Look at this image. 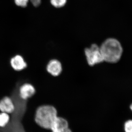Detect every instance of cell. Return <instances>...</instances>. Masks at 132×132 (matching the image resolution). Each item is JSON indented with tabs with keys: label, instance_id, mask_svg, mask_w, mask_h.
Listing matches in <instances>:
<instances>
[{
	"label": "cell",
	"instance_id": "cell-1",
	"mask_svg": "<svg viewBox=\"0 0 132 132\" xmlns=\"http://www.w3.org/2000/svg\"><path fill=\"white\" fill-rule=\"evenodd\" d=\"M104 61L115 63L119 61L123 53L120 43L117 39L108 38L100 47Z\"/></svg>",
	"mask_w": 132,
	"mask_h": 132
},
{
	"label": "cell",
	"instance_id": "cell-2",
	"mask_svg": "<svg viewBox=\"0 0 132 132\" xmlns=\"http://www.w3.org/2000/svg\"><path fill=\"white\" fill-rule=\"evenodd\" d=\"M57 117L55 108L50 105H43L36 109L35 120L40 127L51 130Z\"/></svg>",
	"mask_w": 132,
	"mask_h": 132
},
{
	"label": "cell",
	"instance_id": "cell-3",
	"mask_svg": "<svg viewBox=\"0 0 132 132\" xmlns=\"http://www.w3.org/2000/svg\"><path fill=\"white\" fill-rule=\"evenodd\" d=\"M85 54L88 65H94L104 61L100 47L97 44H93L85 50Z\"/></svg>",
	"mask_w": 132,
	"mask_h": 132
},
{
	"label": "cell",
	"instance_id": "cell-4",
	"mask_svg": "<svg viewBox=\"0 0 132 132\" xmlns=\"http://www.w3.org/2000/svg\"><path fill=\"white\" fill-rule=\"evenodd\" d=\"M10 64L12 69L16 72L24 71L28 66L27 63L24 57L19 54L13 56L10 59Z\"/></svg>",
	"mask_w": 132,
	"mask_h": 132
},
{
	"label": "cell",
	"instance_id": "cell-5",
	"mask_svg": "<svg viewBox=\"0 0 132 132\" xmlns=\"http://www.w3.org/2000/svg\"><path fill=\"white\" fill-rule=\"evenodd\" d=\"M36 92L35 88L32 84L26 82L20 87L19 94L20 97L23 100L30 98L35 95Z\"/></svg>",
	"mask_w": 132,
	"mask_h": 132
},
{
	"label": "cell",
	"instance_id": "cell-6",
	"mask_svg": "<svg viewBox=\"0 0 132 132\" xmlns=\"http://www.w3.org/2000/svg\"><path fill=\"white\" fill-rule=\"evenodd\" d=\"M15 106L12 99L9 96H6L0 99V111L8 114L12 113L14 112Z\"/></svg>",
	"mask_w": 132,
	"mask_h": 132
},
{
	"label": "cell",
	"instance_id": "cell-7",
	"mask_svg": "<svg viewBox=\"0 0 132 132\" xmlns=\"http://www.w3.org/2000/svg\"><path fill=\"white\" fill-rule=\"evenodd\" d=\"M46 70L48 73L53 76H58L62 71L61 64L56 59L51 60L47 65Z\"/></svg>",
	"mask_w": 132,
	"mask_h": 132
},
{
	"label": "cell",
	"instance_id": "cell-8",
	"mask_svg": "<svg viewBox=\"0 0 132 132\" xmlns=\"http://www.w3.org/2000/svg\"><path fill=\"white\" fill-rule=\"evenodd\" d=\"M68 128V121L64 118L57 117L51 128L52 132H64Z\"/></svg>",
	"mask_w": 132,
	"mask_h": 132
},
{
	"label": "cell",
	"instance_id": "cell-9",
	"mask_svg": "<svg viewBox=\"0 0 132 132\" xmlns=\"http://www.w3.org/2000/svg\"><path fill=\"white\" fill-rule=\"evenodd\" d=\"M9 114L1 112L0 113V127L5 126L9 122L10 116Z\"/></svg>",
	"mask_w": 132,
	"mask_h": 132
},
{
	"label": "cell",
	"instance_id": "cell-10",
	"mask_svg": "<svg viewBox=\"0 0 132 132\" xmlns=\"http://www.w3.org/2000/svg\"><path fill=\"white\" fill-rule=\"evenodd\" d=\"M67 0H50L52 6L57 8H60L64 6L67 3Z\"/></svg>",
	"mask_w": 132,
	"mask_h": 132
},
{
	"label": "cell",
	"instance_id": "cell-11",
	"mask_svg": "<svg viewBox=\"0 0 132 132\" xmlns=\"http://www.w3.org/2000/svg\"><path fill=\"white\" fill-rule=\"evenodd\" d=\"M125 132H132V120H127L124 125Z\"/></svg>",
	"mask_w": 132,
	"mask_h": 132
},
{
	"label": "cell",
	"instance_id": "cell-12",
	"mask_svg": "<svg viewBox=\"0 0 132 132\" xmlns=\"http://www.w3.org/2000/svg\"><path fill=\"white\" fill-rule=\"evenodd\" d=\"M28 0H15V2L16 5L22 7L27 6Z\"/></svg>",
	"mask_w": 132,
	"mask_h": 132
},
{
	"label": "cell",
	"instance_id": "cell-13",
	"mask_svg": "<svg viewBox=\"0 0 132 132\" xmlns=\"http://www.w3.org/2000/svg\"><path fill=\"white\" fill-rule=\"evenodd\" d=\"M34 6L38 7L39 6L41 3V0H30Z\"/></svg>",
	"mask_w": 132,
	"mask_h": 132
},
{
	"label": "cell",
	"instance_id": "cell-14",
	"mask_svg": "<svg viewBox=\"0 0 132 132\" xmlns=\"http://www.w3.org/2000/svg\"><path fill=\"white\" fill-rule=\"evenodd\" d=\"M130 109H131V111H132V103L131 104V105H130Z\"/></svg>",
	"mask_w": 132,
	"mask_h": 132
}]
</instances>
